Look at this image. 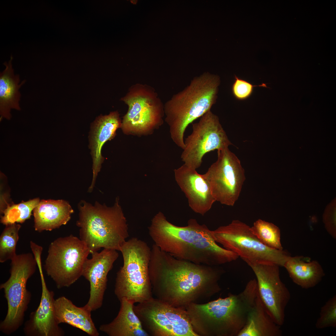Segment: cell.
I'll return each mask as SVG.
<instances>
[{"mask_svg": "<svg viewBox=\"0 0 336 336\" xmlns=\"http://www.w3.org/2000/svg\"><path fill=\"white\" fill-rule=\"evenodd\" d=\"M174 171L176 181L188 199L189 207L203 216L216 201L209 183L196 169L184 164Z\"/></svg>", "mask_w": 336, "mask_h": 336, "instance_id": "cell-16", "label": "cell"}, {"mask_svg": "<svg viewBox=\"0 0 336 336\" xmlns=\"http://www.w3.org/2000/svg\"><path fill=\"white\" fill-rule=\"evenodd\" d=\"M133 310L143 328L153 336H198L184 307L173 306L152 297L134 305Z\"/></svg>", "mask_w": 336, "mask_h": 336, "instance_id": "cell-10", "label": "cell"}, {"mask_svg": "<svg viewBox=\"0 0 336 336\" xmlns=\"http://www.w3.org/2000/svg\"><path fill=\"white\" fill-rule=\"evenodd\" d=\"M323 221L327 232L334 238L336 237L335 207H328L323 216Z\"/></svg>", "mask_w": 336, "mask_h": 336, "instance_id": "cell-30", "label": "cell"}, {"mask_svg": "<svg viewBox=\"0 0 336 336\" xmlns=\"http://www.w3.org/2000/svg\"><path fill=\"white\" fill-rule=\"evenodd\" d=\"M21 227L16 223L6 226L0 236V262L11 260L16 255V248Z\"/></svg>", "mask_w": 336, "mask_h": 336, "instance_id": "cell-27", "label": "cell"}, {"mask_svg": "<svg viewBox=\"0 0 336 336\" xmlns=\"http://www.w3.org/2000/svg\"><path fill=\"white\" fill-rule=\"evenodd\" d=\"M42 291L40 302L25 328L26 334L38 336H62L64 332L55 316L54 293L47 288L43 274L40 275Z\"/></svg>", "mask_w": 336, "mask_h": 336, "instance_id": "cell-17", "label": "cell"}, {"mask_svg": "<svg viewBox=\"0 0 336 336\" xmlns=\"http://www.w3.org/2000/svg\"><path fill=\"white\" fill-rule=\"evenodd\" d=\"M283 267L293 282L305 289L315 286L324 275L320 264L308 257L290 256Z\"/></svg>", "mask_w": 336, "mask_h": 336, "instance_id": "cell-23", "label": "cell"}, {"mask_svg": "<svg viewBox=\"0 0 336 336\" xmlns=\"http://www.w3.org/2000/svg\"><path fill=\"white\" fill-rule=\"evenodd\" d=\"M248 265L256 276L258 294L265 310L276 324L283 325L291 294L281 280L279 266L267 263Z\"/></svg>", "mask_w": 336, "mask_h": 336, "instance_id": "cell-14", "label": "cell"}, {"mask_svg": "<svg viewBox=\"0 0 336 336\" xmlns=\"http://www.w3.org/2000/svg\"><path fill=\"white\" fill-rule=\"evenodd\" d=\"M252 231L263 244L270 248L283 250L280 231L273 224L261 219L256 221L251 227Z\"/></svg>", "mask_w": 336, "mask_h": 336, "instance_id": "cell-26", "label": "cell"}, {"mask_svg": "<svg viewBox=\"0 0 336 336\" xmlns=\"http://www.w3.org/2000/svg\"><path fill=\"white\" fill-rule=\"evenodd\" d=\"M89 250L72 235L57 238L49 245L44 268L58 289L68 287L81 276Z\"/></svg>", "mask_w": 336, "mask_h": 336, "instance_id": "cell-9", "label": "cell"}, {"mask_svg": "<svg viewBox=\"0 0 336 336\" xmlns=\"http://www.w3.org/2000/svg\"><path fill=\"white\" fill-rule=\"evenodd\" d=\"M80 239L88 248L90 254L101 248L120 251L129 236L127 220L116 198L114 204L108 207L96 201L94 205L81 200L78 204Z\"/></svg>", "mask_w": 336, "mask_h": 336, "instance_id": "cell-5", "label": "cell"}, {"mask_svg": "<svg viewBox=\"0 0 336 336\" xmlns=\"http://www.w3.org/2000/svg\"><path fill=\"white\" fill-rule=\"evenodd\" d=\"M257 295L254 279L238 294H230L204 304L191 303L185 308L198 336H237L246 323Z\"/></svg>", "mask_w": 336, "mask_h": 336, "instance_id": "cell-3", "label": "cell"}, {"mask_svg": "<svg viewBox=\"0 0 336 336\" xmlns=\"http://www.w3.org/2000/svg\"><path fill=\"white\" fill-rule=\"evenodd\" d=\"M54 308L57 321L59 324H68L77 328L91 336H98L99 333L91 317V309L86 305L77 306L64 296L55 300Z\"/></svg>", "mask_w": 336, "mask_h": 336, "instance_id": "cell-20", "label": "cell"}, {"mask_svg": "<svg viewBox=\"0 0 336 336\" xmlns=\"http://www.w3.org/2000/svg\"><path fill=\"white\" fill-rule=\"evenodd\" d=\"M35 231H51L66 224L74 211L69 202L63 199L40 201L33 210Z\"/></svg>", "mask_w": 336, "mask_h": 336, "instance_id": "cell-19", "label": "cell"}, {"mask_svg": "<svg viewBox=\"0 0 336 336\" xmlns=\"http://www.w3.org/2000/svg\"><path fill=\"white\" fill-rule=\"evenodd\" d=\"M123 265L117 272L114 293L120 301L143 302L152 297L149 272L151 249L137 237L126 240L120 250Z\"/></svg>", "mask_w": 336, "mask_h": 336, "instance_id": "cell-6", "label": "cell"}, {"mask_svg": "<svg viewBox=\"0 0 336 336\" xmlns=\"http://www.w3.org/2000/svg\"><path fill=\"white\" fill-rule=\"evenodd\" d=\"M117 316L111 322L101 325L99 330L109 336H148L133 310L134 304L125 298L120 300Z\"/></svg>", "mask_w": 336, "mask_h": 336, "instance_id": "cell-21", "label": "cell"}, {"mask_svg": "<svg viewBox=\"0 0 336 336\" xmlns=\"http://www.w3.org/2000/svg\"><path fill=\"white\" fill-rule=\"evenodd\" d=\"M149 272L156 298L173 306L184 307L219 292V282L224 273L218 266L177 259L154 244L151 249Z\"/></svg>", "mask_w": 336, "mask_h": 336, "instance_id": "cell-1", "label": "cell"}, {"mask_svg": "<svg viewBox=\"0 0 336 336\" xmlns=\"http://www.w3.org/2000/svg\"><path fill=\"white\" fill-rule=\"evenodd\" d=\"M219 77L208 72L195 77L190 84L174 95L164 107L171 137L183 150L189 124L210 110L217 98Z\"/></svg>", "mask_w": 336, "mask_h": 336, "instance_id": "cell-4", "label": "cell"}, {"mask_svg": "<svg viewBox=\"0 0 336 336\" xmlns=\"http://www.w3.org/2000/svg\"><path fill=\"white\" fill-rule=\"evenodd\" d=\"M12 59L11 56L8 62L3 63L5 68L0 73V121L3 118L10 119L12 109L20 110L19 102L21 95L19 90L26 82L24 80L20 83L19 75L14 73Z\"/></svg>", "mask_w": 336, "mask_h": 336, "instance_id": "cell-22", "label": "cell"}, {"mask_svg": "<svg viewBox=\"0 0 336 336\" xmlns=\"http://www.w3.org/2000/svg\"><path fill=\"white\" fill-rule=\"evenodd\" d=\"M217 158L203 177L209 183L216 201L233 206L245 180V171L238 157L228 147L217 151Z\"/></svg>", "mask_w": 336, "mask_h": 336, "instance_id": "cell-11", "label": "cell"}, {"mask_svg": "<svg viewBox=\"0 0 336 336\" xmlns=\"http://www.w3.org/2000/svg\"><path fill=\"white\" fill-rule=\"evenodd\" d=\"M117 250L104 249L101 252L91 253V258L86 260L82 276L90 284V297L86 305L94 311L102 305L107 288V276L119 254Z\"/></svg>", "mask_w": 336, "mask_h": 336, "instance_id": "cell-15", "label": "cell"}, {"mask_svg": "<svg viewBox=\"0 0 336 336\" xmlns=\"http://www.w3.org/2000/svg\"><path fill=\"white\" fill-rule=\"evenodd\" d=\"M191 133L185 139L181 158L184 164L196 169L199 167L207 153L232 144L218 116L209 110L192 124Z\"/></svg>", "mask_w": 336, "mask_h": 336, "instance_id": "cell-12", "label": "cell"}, {"mask_svg": "<svg viewBox=\"0 0 336 336\" xmlns=\"http://www.w3.org/2000/svg\"><path fill=\"white\" fill-rule=\"evenodd\" d=\"M154 244L162 251L180 259L199 264L219 266L237 259L235 253L220 246L205 224L190 219L187 226H176L161 212L155 215L148 227Z\"/></svg>", "mask_w": 336, "mask_h": 336, "instance_id": "cell-2", "label": "cell"}, {"mask_svg": "<svg viewBox=\"0 0 336 336\" xmlns=\"http://www.w3.org/2000/svg\"><path fill=\"white\" fill-rule=\"evenodd\" d=\"M122 100L128 107L121 125L124 132H143L162 122V104L147 86H134Z\"/></svg>", "mask_w": 336, "mask_h": 336, "instance_id": "cell-13", "label": "cell"}, {"mask_svg": "<svg viewBox=\"0 0 336 336\" xmlns=\"http://www.w3.org/2000/svg\"><path fill=\"white\" fill-rule=\"evenodd\" d=\"M11 260L10 277L0 286L4 290L8 306L0 329L7 335L15 331L23 323L31 297L26 289L27 282L37 266L34 254L30 253L16 254Z\"/></svg>", "mask_w": 336, "mask_h": 336, "instance_id": "cell-8", "label": "cell"}, {"mask_svg": "<svg viewBox=\"0 0 336 336\" xmlns=\"http://www.w3.org/2000/svg\"><path fill=\"white\" fill-rule=\"evenodd\" d=\"M315 327L321 329L336 327V295L328 300L321 307Z\"/></svg>", "mask_w": 336, "mask_h": 336, "instance_id": "cell-28", "label": "cell"}, {"mask_svg": "<svg viewBox=\"0 0 336 336\" xmlns=\"http://www.w3.org/2000/svg\"><path fill=\"white\" fill-rule=\"evenodd\" d=\"M121 125L119 115L117 112H111L108 115L100 116L94 122L90 139V147L93 160V177L88 188L89 192H91L93 189L98 174L104 160L101 155L102 147L106 142L114 137L116 130Z\"/></svg>", "mask_w": 336, "mask_h": 336, "instance_id": "cell-18", "label": "cell"}, {"mask_svg": "<svg viewBox=\"0 0 336 336\" xmlns=\"http://www.w3.org/2000/svg\"><path fill=\"white\" fill-rule=\"evenodd\" d=\"M212 234L217 243L236 254L247 264L267 263L283 267L290 256L283 250L262 243L251 227L238 220L212 231Z\"/></svg>", "mask_w": 336, "mask_h": 336, "instance_id": "cell-7", "label": "cell"}, {"mask_svg": "<svg viewBox=\"0 0 336 336\" xmlns=\"http://www.w3.org/2000/svg\"><path fill=\"white\" fill-rule=\"evenodd\" d=\"M40 200L39 198L22 201L17 204L8 205L3 211L1 217V222L5 225L15 223H22L30 218L31 212Z\"/></svg>", "mask_w": 336, "mask_h": 336, "instance_id": "cell-25", "label": "cell"}, {"mask_svg": "<svg viewBox=\"0 0 336 336\" xmlns=\"http://www.w3.org/2000/svg\"><path fill=\"white\" fill-rule=\"evenodd\" d=\"M265 310L257 295L246 323L237 336H281L282 331Z\"/></svg>", "mask_w": 336, "mask_h": 336, "instance_id": "cell-24", "label": "cell"}, {"mask_svg": "<svg viewBox=\"0 0 336 336\" xmlns=\"http://www.w3.org/2000/svg\"><path fill=\"white\" fill-rule=\"evenodd\" d=\"M235 80L232 86V92L234 97L239 100H244L249 98L252 94L255 87L269 88L265 83H263L259 85H254L236 76L235 77Z\"/></svg>", "mask_w": 336, "mask_h": 336, "instance_id": "cell-29", "label": "cell"}]
</instances>
